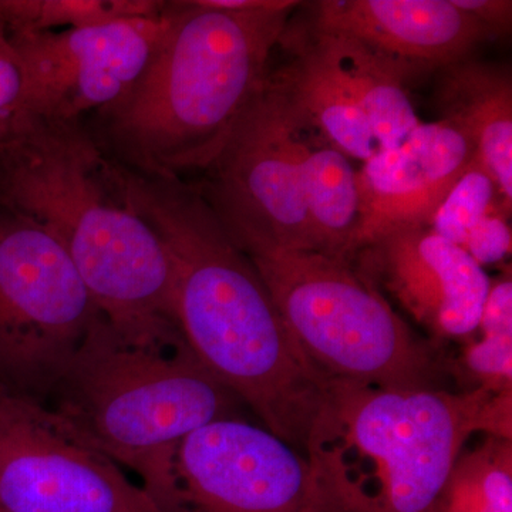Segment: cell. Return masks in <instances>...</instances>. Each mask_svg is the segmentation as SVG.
I'll use <instances>...</instances> for the list:
<instances>
[{
	"label": "cell",
	"instance_id": "cell-1",
	"mask_svg": "<svg viewBox=\"0 0 512 512\" xmlns=\"http://www.w3.org/2000/svg\"><path fill=\"white\" fill-rule=\"evenodd\" d=\"M120 178L167 251L188 348L266 430L303 454L330 379L299 348L251 259L201 192L124 168Z\"/></svg>",
	"mask_w": 512,
	"mask_h": 512
},
{
	"label": "cell",
	"instance_id": "cell-2",
	"mask_svg": "<svg viewBox=\"0 0 512 512\" xmlns=\"http://www.w3.org/2000/svg\"><path fill=\"white\" fill-rule=\"evenodd\" d=\"M0 207L59 241L126 345L153 352L187 346L167 251L127 201L120 167L79 124L10 117L0 136Z\"/></svg>",
	"mask_w": 512,
	"mask_h": 512
},
{
	"label": "cell",
	"instance_id": "cell-3",
	"mask_svg": "<svg viewBox=\"0 0 512 512\" xmlns=\"http://www.w3.org/2000/svg\"><path fill=\"white\" fill-rule=\"evenodd\" d=\"M296 6L173 3V22L146 72L107 109L114 143L141 174L177 180L214 164L264 89L269 57Z\"/></svg>",
	"mask_w": 512,
	"mask_h": 512
},
{
	"label": "cell",
	"instance_id": "cell-4",
	"mask_svg": "<svg viewBox=\"0 0 512 512\" xmlns=\"http://www.w3.org/2000/svg\"><path fill=\"white\" fill-rule=\"evenodd\" d=\"M491 393L330 379L303 450L323 512H437Z\"/></svg>",
	"mask_w": 512,
	"mask_h": 512
},
{
	"label": "cell",
	"instance_id": "cell-5",
	"mask_svg": "<svg viewBox=\"0 0 512 512\" xmlns=\"http://www.w3.org/2000/svg\"><path fill=\"white\" fill-rule=\"evenodd\" d=\"M74 436L123 464L165 512H188L177 478L185 437L244 404L188 346L133 348L100 316L40 400Z\"/></svg>",
	"mask_w": 512,
	"mask_h": 512
},
{
	"label": "cell",
	"instance_id": "cell-6",
	"mask_svg": "<svg viewBox=\"0 0 512 512\" xmlns=\"http://www.w3.org/2000/svg\"><path fill=\"white\" fill-rule=\"evenodd\" d=\"M234 241L322 375L387 389H443L450 359L437 342L419 338L353 262L252 239Z\"/></svg>",
	"mask_w": 512,
	"mask_h": 512
},
{
	"label": "cell",
	"instance_id": "cell-7",
	"mask_svg": "<svg viewBox=\"0 0 512 512\" xmlns=\"http://www.w3.org/2000/svg\"><path fill=\"white\" fill-rule=\"evenodd\" d=\"M100 316L59 241L0 207V387L45 399Z\"/></svg>",
	"mask_w": 512,
	"mask_h": 512
},
{
	"label": "cell",
	"instance_id": "cell-8",
	"mask_svg": "<svg viewBox=\"0 0 512 512\" xmlns=\"http://www.w3.org/2000/svg\"><path fill=\"white\" fill-rule=\"evenodd\" d=\"M313 134L268 74L208 168L204 197L232 238L315 252L302 185L303 151Z\"/></svg>",
	"mask_w": 512,
	"mask_h": 512
},
{
	"label": "cell",
	"instance_id": "cell-9",
	"mask_svg": "<svg viewBox=\"0 0 512 512\" xmlns=\"http://www.w3.org/2000/svg\"><path fill=\"white\" fill-rule=\"evenodd\" d=\"M0 512H165L45 403L0 387Z\"/></svg>",
	"mask_w": 512,
	"mask_h": 512
},
{
	"label": "cell",
	"instance_id": "cell-10",
	"mask_svg": "<svg viewBox=\"0 0 512 512\" xmlns=\"http://www.w3.org/2000/svg\"><path fill=\"white\" fill-rule=\"evenodd\" d=\"M171 22L173 3L148 18L8 35L23 80L12 116L77 123L87 111L109 109L146 72Z\"/></svg>",
	"mask_w": 512,
	"mask_h": 512
},
{
	"label": "cell",
	"instance_id": "cell-11",
	"mask_svg": "<svg viewBox=\"0 0 512 512\" xmlns=\"http://www.w3.org/2000/svg\"><path fill=\"white\" fill-rule=\"evenodd\" d=\"M175 468L188 512H323L305 456L238 417L185 437Z\"/></svg>",
	"mask_w": 512,
	"mask_h": 512
},
{
	"label": "cell",
	"instance_id": "cell-12",
	"mask_svg": "<svg viewBox=\"0 0 512 512\" xmlns=\"http://www.w3.org/2000/svg\"><path fill=\"white\" fill-rule=\"evenodd\" d=\"M363 278L384 289L434 340H470L491 279L464 249L424 225L383 232L353 259Z\"/></svg>",
	"mask_w": 512,
	"mask_h": 512
},
{
	"label": "cell",
	"instance_id": "cell-13",
	"mask_svg": "<svg viewBox=\"0 0 512 512\" xmlns=\"http://www.w3.org/2000/svg\"><path fill=\"white\" fill-rule=\"evenodd\" d=\"M312 10L313 29L355 39L414 76L467 59L491 37L451 0H322Z\"/></svg>",
	"mask_w": 512,
	"mask_h": 512
},
{
	"label": "cell",
	"instance_id": "cell-14",
	"mask_svg": "<svg viewBox=\"0 0 512 512\" xmlns=\"http://www.w3.org/2000/svg\"><path fill=\"white\" fill-rule=\"evenodd\" d=\"M441 120L461 128L477 148V160L493 178L504 207L512 205V80L495 64L460 60L437 70Z\"/></svg>",
	"mask_w": 512,
	"mask_h": 512
},
{
	"label": "cell",
	"instance_id": "cell-15",
	"mask_svg": "<svg viewBox=\"0 0 512 512\" xmlns=\"http://www.w3.org/2000/svg\"><path fill=\"white\" fill-rule=\"evenodd\" d=\"M299 33L365 114L380 148L399 146L419 126L406 87L410 70L348 36L312 26Z\"/></svg>",
	"mask_w": 512,
	"mask_h": 512
},
{
	"label": "cell",
	"instance_id": "cell-16",
	"mask_svg": "<svg viewBox=\"0 0 512 512\" xmlns=\"http://www.w3.org/2000/svg\"><path fill=\"white\" fill-rule=\"evenodd\" d=\"M288 28V26H286ZM281 42L293 59L278 73L269 74L293 109L309 127L346 157L369 160L380 150L365 114L315 55L301 33L285 29Z\"/></svg>",
	"mask_w": 512,
	"mask_h": 512
},
{
	"label": "cell",
	"instance_id": "cell-17",
	"mask_svg": "<svg viewBox=\"0 0 512 512\" xmlns=\"http://www.w3.org/2000/svg\"><path fill=\"white\" fill-rule=\"evenodd\" d=\"M306 215L315 252L353 262L360 249V197L349 157L313 134L302 158Z\"/></svg>",
	"mask_w": 512,
	"mask_h": 512
},
{
	"label": "cell",
	"instance_id": "cell-18",
	"mask_svg": "<svg viewBox=\"0 0 512 512\" xmlns=\"http://www.w3.org/2000/svg\"><path fill=\"white\" fill-rule=\"evenodd\" d=\"M360 249L383 232L406 225L430 227L450 190L431 183L404 144L380 148L357 173ZM359 249V251H360Z\"/></svg>",
	"mask_w": 512,
	"mask_h": 512
},
{
	"label": "cell",
	"instance_id": "cell-19",
	"mask_svg": "<svg viewBox=\"0 0 512 512\" xmlns=\"http://www.w3.org/2000/svg\"><path fill=\"white\" fill-rule=\"evenodd\" d=\"M437 512H512V440L487 437L461 454Z\"/></svg>",
	"mask_w": 512,
	"mask_h": 512
},
{
	"label": "cell",
	"instance_id": "cell-20",
	"mask_svg": "<svg viewBox=\"0 0 512 512\" xmlns=\"http://www.w3.org/2000/svg\"><path fill=\"white\" fill-rule=\"evenodd\" d=\"M154 0H0V20L9 36L80 29L163 13Z\"/></svg>",
	"mask_w": 512,
	"mask_h": 512
},
{
	"label": "cell",
	"instance_id": "cell-21",
	"mask_svg": "<svg viewBox=\"0 0 512 512\" xmlns=\"http://www.w3.org/2000/svg\"><path fill=\"white\" fill-rule=\"evenodd\" d=\"M402 144L431 183L448 190L477 160V148L471 138L446 120L420 123Z\"/></svg>",
	"mask_w": 512,
	"mask_h": 512
},
{
	"label": "cell",
	"instance_id": "cell-22",
	"mask_svg": "<svg viewBox=\"0 0 512 512\" xmlns=\"http://www.w3.org/2000/svg\"><path fill=\"white\" fill-rule=\"evenodd\" d=\"M497 207L511 214L504 207L493 178L476 160L434 212L430 228L463 249L471 229Z\"/></svg>",
	"mask_w": 512,
	"mask_h": 512
},
{
	"label": "cell",
	"instance_id": "cell-23",
	"mask_svg": "<svg viewBox=\"0 0 512 512\" xmlns=\"http://www.w3.org/2000/svg\"><path fill=\"white\" fill-rule=\"evenodd\" d=\"M478 340H467L451 375L466 373L473 380L470 390L487 392L512 390V332H480Z\"/></svg>",
	"mask_w": 512,
	"mask_h": 512
},
{
	"label": "cell",
	"instance_id": "cell-24",
	"mask_svg": "<svg viewBox=\"0 0 512 512\" xmlns=\"http://www.w3.org/2000/svg\"><path fill=\"white\" fill-rule=\"evenodd\" d=\"M508 217L510 214L504 208H494L468 234L463 249L483 268L500 264L511 254L512 235Z\"/></svg>",
	"mask_w": 512,
	"mask_h": 512
},
{
	"label": "cell",
	"instance_id": "cell-25",
	"mask_svg": "<svg viewBox=\"0 0 512 512\" xmlns=\"http://www.w3.org/2000/svg\"><path fill=\"white\" fill-rule=\"evenodd\" d=\"M22 84L18 56L0 20V121L9 120L15 113Z\"/></svg>",
	"mask_w": 512,
	"mask_h": 512
},
{
	"label": "cell",
	"instance_id": "cell-26",
	"mask_svg": "<svg viewBox=\"0 0 512 512\" xmlns=\"http://www.w3.org/2000/svg\"><path fill=\"white\" fill-rule=\"evenodd\" d=\"M454 6L476 20L491 37L505 36L512 25L511 0H451Z\"/></svg>",
	"mask_w": 512,
	"mask_h": 512
},
{
	"label": "cell",
	"instance_id": "cell-27",
	"mask_svg": "<svg viewBox=\"0 0 512 512\" xmlns=\"http://www.w3.org/2000/svg\"><path fill=\"white\" fill-rule=\"evenodd\" d=\"M512 390L491 393L478 416L477 433L495 439H512Z\"/></svg>",
	"mask_w": 512,
	"mask_h": 512
},
{
	"label": "cell",
	"instance_id": "cell-28",
	"mask_svg": "<svg viewBox=\"0 0 512 512\" xmlns=\"http://www.w3.org/2000/svg\"><path fill=\"white\" fill-rule=\"evenodd\" d=\"M9 120L0 121V136L5 133L6 127H8Z\"/></svg>",
	"mask_w": 512,
	"mask_h": 512
}]
</instances>
